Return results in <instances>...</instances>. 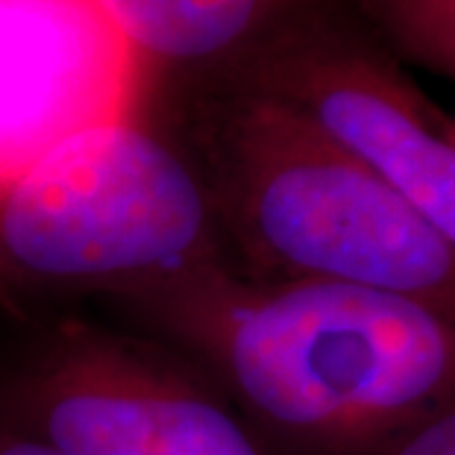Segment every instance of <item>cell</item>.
<instances>
[{
	"instance_id": "obj_6",
	"label": "cell",
	"mask_w": 455,
	"mask_h": 455,
	"mask_svg": "<svg viewBox=\"0 0 455 455\" xmlns=\"http://www.w3.org/2000/svg\"><path fill=\"white\" fill-rule=\"evenodd\" d=\"M209 391L139 344L68 323L18 382L21 423L4 426L56 455H182Z\"/></svg>"
},
{
	"instance_id": "obj_8",
	"label": "cell",
	"mask_w": 455,
	"mask_h": 455,
	"mask_svg": "<svg viewBox=\"0 0 455 455\" xmlns=\"http://www.w3.org/2000/svg\"><path fill=\"white\" fill-rule=\"evenodd\" d=\"M396 60L455 76V0H350Z\"/></svg>"
},
{
	"instance_id": "obj_10",
	"label": "cell",
	"mask_w": 455,
	"mask_h": 455,
	"mask_svg": "<svg viewBox=\"0 0 455 455\" xmlns=\"http://www.w3.org/2000/svg\"><path fill=\"white\" fill-rule=\"evenodd\" d=\"M0 455H56V452L47 450L36 438H30V435L0 426Z\"/></svg>"
},
{
	"instance_id": "obj_7",
	"label": "cell",
	"mask_w": 455,
	"mask_h": 455,
	"mask_svg": "<svg viewBox=\"0 0 455 455\" xmlns=\"http://www.w3.org/2000/svg\"><path fill=\"white\" fill-rule=\"evenodd\" d=\"M159 89L232 80L261 51L344 0H98Z\"/></svg>"
},
{
	"instance_id": "obj_5",
	"label": "cell",
	"mask_w": 455,
	"mask_h": 455,
	"mask_svg": "<svg viewBox=\"0 0 455 455\" xmlns=\"http://www.w3.org/2000/svg\"><path fill=\"white\" fill-rule=\"evenodd\" d=\"M156 89L98 0H0V186Z\"/></svg>"
},
{
	"instance_id": "obj_9",
	"label": "cell",
	"mask_w": 455,
	"mask_h": 455,
	"mask_svg": "<svg viewBox=\"0 0 455 455\" xmlns=\"http://www.w3.org/2000/svg\"><path fill=\"white\" fill-rule=\"evenodd\" d=\"M382 455H455V403L405 432Z\"/></svg>"
},
{
	"instance_id": "obj_1",
	"label": "cell",
	"mask_w": 455,
	"mask_h": 455,
	"mask_svg": "<svg viewBox=\"0 0 455 455\" xmlns=\"http://www.w3.org/2000/svg\"><path fill=\"white\" fill-rule=\"evenodd\" d=\"M124 303L276 455H382L455 403V312L420 299L209 267Z\"/></svg>"
},
{
	"instance_id": "obj_4",
	"label": "cell",
	"mask_w": 455,
	"mask_h": 455,
	"mask_svg": "<svg viewBox=\"0 0 455 455\" xmlns=\"http://www.w3.org/2000/svg\"><path fill=\"white\" fill-rule=\"evenodd\" d=\"M215 85L285 103L455 247V121L423 98L350 0L308 18Z\"/></svg>"
},
{
	"instance_id": "obj_2",
	"label": "cell",
	"mask_w": 455,
	"mask_h": 455,
	"mask_svg": "<svg viewBox=\"0 0 455 455\" xmlns=\"http://www.w3.org/2000/svg\"><path fill=\"white\" fill-rule=\"evenodd\" d=\"M159 98L212 182L235 274L362 285L455 312V247L294 109L238 85Z\"/></svg>"
},
{
	"instance_id": "obj_3",
	"label": "cell",
	"mask_w": 455,
	"mask_h": 455,
	"mask_svg": "<svg viewBox=\"0 0 455 455\" xmlns=\"http://www.w3.org/2000/svg\"><path fill=\"white\" fill-rule=\"evenodd\" d=\"M229 267L212 182L159 98L0 186V288L135 297Z\"/></svg>"
}]
</instances>
